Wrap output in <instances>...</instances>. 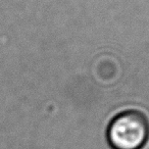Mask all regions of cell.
<instances>
[{"label": "cell", "mask_w": 149, "mask_h": 149, "mask_svg": "<svg viewBox=\"0 0 149 149\" xmlns=\"http://www.w3.org/2000/svg\"><path fill=\"white\" fill-rule=\"evenodd\" d=\"M112 149H142L149 139V122L137 110H127L112 118L106 133Z\"/></svg>", "instance_id": "cell-1"}]
</instances>
